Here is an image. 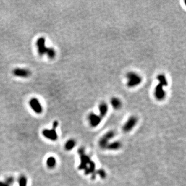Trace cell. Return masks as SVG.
<instances>
[{
    "instance_id": "cell-1",
    "label": "cell",
    "mask_w": 186,
    "mask_h": 186,
    "mask_svg": "<svg viewBox=\"0 0 186 186\" xmlns=\"http://www.w3.org/2000/svg\"><path fill=\"white\" fill-rule=\"evenodd\" d=\"M158 84L156 86L154 90V96L158 101H162L166 97V92L164 89V86L168 85V81L166 75L164 74H159L157 77Z\"/></svg>"
},
{
    "instance_id": "cell-9",
    "label": "cell",
    "mask_w": 186,
    "mask_h": 186,
    "mask_svg": "<svg viewBox=\"0 0 186 186\" xmlns=\"http://www.w3.org/2000/svg\"><path fill=\"white\" fill-rule=\"evenodd\" d=\"M12 73L14 76L20 78H28L31 75V72L29 70L20 68H15L13 70Z\"/></svg>"
},
{
    "instance_id": "cell-16",
    "label": "cell",
    "mask_w": 186,
    "mask_h": 186,
    "mask_svg": "<svg viewBox=\"0 0 186 186\" xmlns=\"http://www.w3.org/2000/svg\"><path fill=\"white\" fill-rule=\"evenodd\" d=\"M0 186H10L9 185L7 184V183L5 182H3L0 181Z\"/></svg>"
},
{
    "instance_id": "cell-8",
    "label": "cell",
    "mask_w": 186,
    "mask_h": 186,
    "mask_svg": "<svg viewBox=\"0 0 186 186\" xmlns=\"http://www.w3.org/2000/svg\"><path fill=\"white\" fill-rule=\"evenodd\" d=\"M114 133L112 131L106 133L99 140V146L102 148H106L108 145L109 141L112 139L114 137Z\"/></svg>"
},
{
    "instance_id": "cell-10",
    "label": "cell",
    "mask_w": 186,
    "mask_h": 186,
    "mask_svg": "<svg viewBox=\"0 0 186 186\" xmlns=\"http://www.w3.org/2000/svg\"><path fill=\"white\" fill-rule=\"evenodd\" d=\"M110 104L113 109L115 110H119L122 106V102L121 99L118 97H113L111 99Z\"/></svg>"
},
{
    "instance_id": "cell-15",
    "label": "cell",
    "mask_w": 186,
    "mask_h": 186,
    "mask_svg": "<svg viewBox=\"0 0 186 186\" xmlns=\"http://www.w3.org/2000/svg\"><path fill=\"white\" fill-rule=\"evenodd\" d=\"M14 182V179L13 177H9L7 178H6V183H7V184L9 185L10 186V185H12Z\"/></svg>"
},
{
    "instance_id": "cell-4",
    "label": "cell",
    "mask_w": 186,
    "mask_h": 186,
    "mask_svg": "<svg viewBox=\"0 0 186 186\" xmlns=\"http://www.w3.org/2000/svg\"><path fill=\"white\" fill-rule=\"evenodd\" d=\"M59 125V122L55 121L53 123L52 128L51 129H44L42 134L44 136V137L50 140L51 141H55L58 138L57 132L56 131V128Z\"/></svg>"
},
{
    "instance_id": "cell-5",
    "label": "cell",
    "mask_w": 186,
    "mask_h": 186,
    "mask_svg": "<svg viewBox=\"0 0 186 186\" xmlns=\"http://www.w3.org/2000/svg\"><path fill=\"white\" fill-rule=\"evenodd\" d=\"M138 121V119L137 117L134 115L130 117L123 125L122 127L123 131L125 132H128L131 131L137 124Z\"/></svg>"
},
{
    "instance_id": "cell-13",
    "label": "cell",
    "mask_w": 186,
    "mask_h": 186,
    "mask_svg": "<svg viewBox=\"0 0 186 186\" xmlns=\"http://www.w3.org/2000/svg\"><path fill=\"white\" fill-rule=\"evenodd\" d=\"M46 164H47V166H48V168H50V169H53L56 166V159L54 157L51 156V157H49L47 159Z\"/></svg>"
},
{
    "instance_id": "cell-3",
    "label": "cell",
    "mask_w": 186,
    "mask_h": 186,
    "mask_svg": "<svg viewBox=\"0 0 186 186\" xmlns=\"http://www.w3.org/2000/svg\"><path fill=\"white\" fill-rule=\"evenodd\" d=\"M127 85L129 88H134L139 86L142 82L143 79L141 75L135 72H130L126 75Z\"/></svg>"
},
{
    "instance_id": "cell-7",
    "label": "cell",
    "mask_w": 186,
    "mask_h": 186,
    "mask_svg": "<svg viewBox=\"0 0 186 186\" xmlns=\"http://www.w3.org/2000/svg\"><path fill=\"white\" fill-rule=\"evenodd\" d=\"M102 117L99 115L93 112L90 113L88 117L90 125L92 127H96L100 125V123L102 121Z\"/></svg>"
},
{
    "instance_id": "cell-14",
    "label": "cell",
    "mask_w": 186,
    "mask_h": 186,
    "mask_svg": "<svg viewBox=\"0 0 186 186\" xmlns=\"http://www.w3.org/2000/svg\"><path fill=\"white\" fill-rule=\"evenodd\" d=\"M28 180L25 176L22 175L19 179V186H27Z\"/></svg>"
},
{
    "instance_id": "cell-11",
    "label": "cell",
    "mask_w": 186,
    "mask_h": 186,
    "mask_svg": "<svg viewBox=\"0 0 186 186\" xmlns=\"http://www.w3.org/2000/svg\"><path fill=\"white\" fill-rule=\"evenodd\" d=\"M98 110L99 112V115L102 118L104 117L106 115L108 112V105L106 102L101 103L98 106Z\"/></svg>"
},
{
    "instance_id": "cell-6",
    "label": "cell",
    "mask_w": 186,
    "mask_h": 186,
    "mask_svg": "<svg viewBox=\"0 0 186 186\" xmlns=\"http://www.w3.org/2000/svg\"><path fill=\"white\" fill-rule=\"evenodd\" d=\"M29 104L31 106V109L34 111L36 114H39L43 112V109L39 100L36 98H32L30 100Z\"/></svg>"
},
{
    "instance_id": "cell-2",
    "label": "cell",
    "mask_w": 186,
    "mask_h": 186,
    "mask_svg": "<svg viewBox=\"0 0 186 186\" xmlns=\"http://www.w3.org/2000/svg\"><path fill=\"white\" fill-rule=\"evenodd\" d=\"M45 43V38L43 37H40L37 39L36 44L38 54L41 56L46 54L49 59H53L56 55V51L53 48L46 47Z\"/></svg>"
},
{
    "instance_id": "cell-12",
    "label": "cell",
    "mask_w": 186,
    "mask_h": 186,
    "mask_svg": "<svg viewBox=\"0 0 186 186\" xmlns=\"http://www.w3.org/2000/svg\"><path fill=\"white\" fill-rule=\"evenodd\" d=\"M76 145V141L73 139H70L67 141L65 144V149L66 151H69L74 148Z\"/></svg>"
}]
</instances>
